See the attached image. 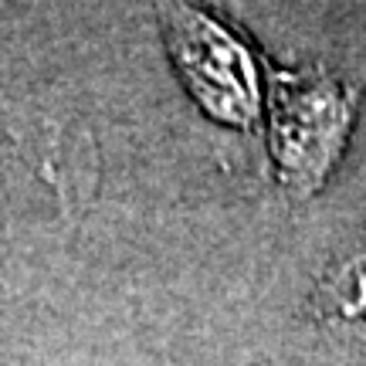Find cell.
Here are the masks:
<instances>
[{
    "label": "cell",
    "instance_id": "cell-1",
    "mask_svg": "<svg viewBox=\"0 0 366 366\" xmlns=\"http://www.w3.org/2000/svg\"><path fill=\"white\" fill-rule=\"evenodd\" d=\"M342 105L329 95V89L315 92H295L292 102L285 105V122L278 126L285 136V159L288 167L299 170L302 149H305V132H312V143L319 149V157H329V146L336 143V132L342 129Z\"/></svg>",
    "mask_w": 366,
    "mask_h": 366
},
{
    "label": "cell",
    "instance_id": "cell-2",
    "mask_svg": "<svg viewBox=\"0 0 366 366\" xmlns=\"http://www.w3.org/2000/svg\"><path fill=\"white\" fill-rule=\"evenodd\" d=\"M322 312L353 336L366 340V254L350 262L322 288Z\"/></svg>",
    "mask_w": 366,
    "mask_h": 366
}]
</instances>
